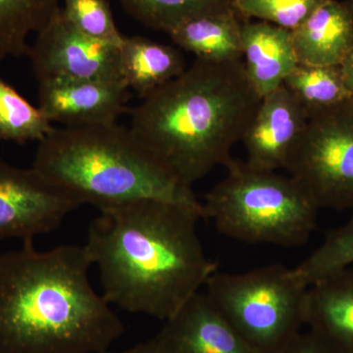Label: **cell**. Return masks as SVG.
Wrapping results in <instances>:
<instances>
[{"instance_id": "cell-8", "label": "cell", "mask_w": 353, "mask_h": 353, "mask_svg": "<svg viewBox=\"0 0 353 353\" xmlns=\"http://www.w3.org/2000/svg\"><path fill=\"white\" fill-rule=\"evenodd\" d=\"M80 206L32 167L19 168L0 157V240L34 241L57 230Z\"/></svg>"}, {"instance_id": "cell-12", "label": "cell", "mask_w": 353, "mask_h": 353, "mask_svg": "<svg viewBox=\"0 0 353 353\" xmlns=\"http://www.w3.org/2000/svg\"><path fill=\"white\" fill-rule=\"evenodd\" d=\"M308 117L307 110L284 85L265 95L241 141L245 164L259 171L285 169Z\"/></svg>"}, {"instance_id": "cell-3", "label": "cell", "mask_w": 353, "mask_h": 353, "mask_svg": "<svg viewBox=\"0 0 353 353\" xmlns=\"http://www.w3.org/2000/svg\"><path fill=\"white\" fill-rule=\"evenodd\" d=\"M261 99L243 59L196 58L132 108L129 130L169 176L192 189L233 159L232 148L241 143Z\"/></svg>"}, {"instance_id": "cell-4", "label": "cell", "mask_w": 353, "mask_h": 353, "mask_svg": "<svg viewBox=\"0 0 353 353\" xmlns=\"http://www.w3.org/2000/svg\"><path fill=\"white\" fill-rule=\"evenodd\" d=\"M32 168L77 201L99 209L158 199L203 216L190 188L169 176L129 128L113 124L54 128L39 141Z\"/></svg>"}, {"instance_id": "cell-23", "label": "cell", "mask_w": 353, "mask_h": 353, "mask_svg": "<svg viewBox=\"0 0 353 353\" xmlns=\"http://www.w3.org/2000/svg\"><path fill=\"white\" fill-rule=\"evenodd\" d=\"M66 19L95 41L120 48L125 37L118 30L108 0H61Z\"/></svg>"}, {"instance_id": "cell-28", "label": "cell", "mask_w": 353, "mask_h": 353, "mask_svg": "<svg viewBox=\"0 0 353 353\" xmlns=\"http://www.w3.org/2000/svg\"><path fill=\"white\" fill-rule=\"evenodd\" d=\"M350 6H352V10H353V0L352 1H350Z\"/></svg>"}, {"instance_id": "cell-19", "label": "cell", "mask_w": 353, "mask_h": 353, "mask_svg": "<svg viewBox=\"0 0 353 353\" xmlns=\"http://www.w3.org/2000/svg\"><path fill=\"white\" fill-rule=\"evenodd\" d=\"M288 90L301 102L308 114L334 108L352 101L341 66H312L297 64L285 79Z\"/></svg>"}, {"instance_id": "cell-17", "label": "cell", "mask_w": 353, "mask_h": 353, "mask_svg": "<svg viewBox=\"0 0 353 353\" xmlns=\"http://www.w3.org/2000/svg\"><path fill=\"white\" fill-rule=\"evenodd\" d=\"M119 52L123 81L141 99L187 69L185 57L178 48L143 36L125 37Z\"/></svg>"}, {"instance_id": "cell-29", "label": "cell", "mask_w": 353, "mask_h": 353, "mask_svg": "<svg viewBox=\"0 0 353 353\" xmlns=\"http://www.w3.org/2000/svg\"><path fill=\"white\" fill-rule=\"evenodd\" d=\"M352 106H353V97H352Z\"/></svg>"}, {"instance_id": "cell-13", "label": "cell", "mask_w": 353, "mask_h": 353, "mask_svg": "<svg viewBox=\"0 0 353 353\" xmlns=\"http://www.w3.org/2000/svg\"><path fill=\"white\" fill-rule=\"evenodd\" d=\"M304 327L336 353H353V267L308 285Z\"/></svg>"}, {"instance_id": "cell-24", "label": "cell", "mask_w": 353, "mask_h": 353, "mask_svg": "<svg viewBox=\"0 0 353 353\" xmlns=\"http://www.w3.org/2000/svg\"><path fill=\"white\" fill-rule=\"evenodd\" d=\"M325 0H233L236 12L245 21L257 19L296 29Z\"/></svg>"}, {"instance_id": "cell-10", "label": "cell", "mask_w": 353, "mask_h": 353, "mask_svg": "<svg viewBox=\"0 0 353 353\" xmlns=\"http://www.w3.org/2000/svg\"><path fill=\"white\" fill-rule=\"evenodd\" d=\"M145 343L148 353H261L221 313L205 292L194 294Z\"/></svg>"}, {"instance_id": "cell-11", "label": "cell", "mask_w": 353, "mask_h": 353, "mask_svg": "<svg viewBox=\"0 0 353 353\" xmlns=\"http://www.w3.org/2000/svg\"><path fill=\"white\" fill-rule=\"evenodd\" d=\"M39 82V108L63 127L113 124L126 109L130 90L124 81L50 78Z\"/></svg>"}, {"instance_id": "cell-7", "label": "cell", "mask_w": 353, "mask_h": 353, "mask_svg": "<svg viewBox=\"0 0 353 353\" xmlns=\"http://www.w3.org/2000/svg\"><path fill=\"white\" fill-rule=\"evenodd\" d=\"M285 170L318 208L353 210L352 101L309 113Z\"/></svg>"}, {"instance_id": "cell-1", "label": "cell", "mask_w": 353, "mask_h": 353, "mask_svg": "<svg viewBox=\"0 0 353 353\" xmlns=\"http://www.w3.org/2000/svg\"><path fill=\"white\" fill-rule=\"evenodd\" d=\"M192 209L139 199L101 210L85 243L110 305L157 318L175 314L217 271L197 231Z\"/></svg>"}, {"instance_id": "cell-14", "label": "cell", "mask_w": 353, "mask_h": 353, "mask_svg": "<svg viewBox=\"0 0 353 353\" xmlns=\"http://www.w3.org/2000/svg\"><path fill=\"white\" fill-rule=\"evenodd\" d=\"M292 34L299 64L341 66L353 46L350 2L325 0Z\"/></svg>"}, {"instance_id": "cell-2", "label": "cell", "mask_w": 353, "mask_h": 353, "mask_svg": "<svg viewBox=\"0 0 353 353\" xmlns=\"http://www.w3.org/2000/svg\"><path fill=\"white\" fill-rule=\"evenodd\" d=\"M0 253V353H104L124 334L88 278L85 248Z\"/></svg>"}, {"instance_id": "cell-16", "label": "cell", "mask_w": 353, "mask_h": 353, "mask_svg": "<svg viewBox=\"0 0 353 353\" xmlns=\"http://www.w3.org/2000/svg\"><path fill=\"white\" fill-rule=\"evenodd\" d=\"M245 20L234 6L183 23L169 34L179 48L199 59L226 62L243 59L241 29Z\"/></svg>"}, {"instance_id": "cell-22", "label": "cell", "mask_w": 353, "mask_h": 353, "mask_svg": "<svg viewBox=\"0 0 353 353\" xmlns=\"http://www.w3.org/2000/svg\"><path fill=\"white\" fill-rule=\"evenodd\" d=\"M353 265V214L347 224L327 234L321 245L294 267L306 285Z\"/></svg>"}, {"instance_id": "cell-18", "label": "cell", "mask_w": 353, "mask_h": 353, "mask_svg": "<svg viewBox=\"0 0 353 353\" xmlns=\"http://www.w3.org/2000/svg\"><path fill=\"white\" fill-rule=\"evenodd\" d=\"M61 0H0V63L28 55V39L38 34L60 8Z\"/></svg>"}, {"instance_id": "cell-25", "label": "cell", "mask_w": 353, "mask_h": 353, "mask_svg": "<svg viewBox=\"0 0 353 353\" xmlns=\"http://www.w3.org/2000/svg\"><path fill=\"white\" fill-rule=\"evenodd\" d=\"M281 353H336L316 334L306 330L297 334Z\"/></svg>"}, {"instance_id": "cell-21", "label": "cell", "mask_w": 353, "mask_h": 353, "mask_svg": "<svg viewBox=\"0 0 353 353\" xmlns=\"http://www.w3.org/2000/svg\"><path fill=\"white\" fill-rule=\"evenodd\" d=\"M123 8L145 27L170 34L192 18L233 6V0H119Z\"/></svg>"}, {"instance_id": "cell-15", "label": "cell", "mask_w": 353, "mask_h": 353, "mask_svg": "<svg viewBox=\"0 0 353 353\" xmlns=\"http://www.w3.org/2000/svg\"><path fill=\"white\" fill-rule=\"evenodd\" d=\"M241 50L246 76L261 97L283 85L299 64L292 31L263 21L243 23Z\"/></svg>"}, {"instance_id": "cell-6", "label": "cell", "mask_w": 353, "mask_h": 353, "mask_svg": "<svg viewBox=\"0 0 353 353\" xmlns=\"http://www.w3.org/2000/svg\"><path fill=\"white\" fill-rule=\"evenodd\" d=\"M205 294L234 329L261 353H281L303 332L308 285L294 268L270 264L208 279Z\"/></svg>"}, {"instance_id": "cell-26", "label": "cell", "mask_w": 353, "mask_h": 353, "mask_svg": "<svg viewBox=\"0 0 353 353\" xmlns=\"http://www.w3.org/2000/svg\"><path fill=\"white\" fill-rule=\"evenodd\" d=\"M341 69L347 88L353 94V46L347 57H345V61L341 65Z\"/></svg>"}, {"instance_id": "cell-5", "label": "cell", "mask_w": 353, "mask_h": 353, "mask_svg": "<svg viewBox=\"0 0 353 353\" xmlns=\"http://www.w3.org/2000/svg\"><path fill=\"white\" fill-rule=\"evenodd\" d=\"M225 167L226 176L201 201L204 219L228 238L250 245L290 248L307 243L319 208L301 183L234 159Z\"/></svg>"}, {"instance_id": "cell-27", "label": "cell", "mask_w": 353, "mask_h": 353, "mask_svg": "<svg viewBox=\"0 0 353 353\" xmlns=\"http://www.w3.org/2000/svg\"><path fill=\"white\" fill-rule=\"evenodd\" d=\"M104 353H146L145 345H143V343H139V345H134V347H132L128 348L126 350H122V352H104Z\"/></svg>"}, {"instance_id": "cell-20", "label": "cell", "mask_w": 353, "mask_h": 353, "mask_svg": "<svg viewBox=\"0 0 353 353\" xmlns=\"http://www.w3.org/2000/svg\"><path fill=\"white\" fill-rule=\"evenodd\" d=\"M54 129L41 108L30 103L0 75V141H41Z\"/></svg>"}, {"instance_id": "cell-9", "label": "cell", "mask_w": 353, "mask_h": 353, "mask_svg": "<svg viewBox=\"0 0 353 353\" xmlns=\"http://www.w3.org/2000/svg\"><path fill=\"white\" fill-rule=\"evenodd\" d=\"M37 80H122L119 48L79 32L61 6L41 32L27 55Z\"/></svg>"}]
</instances>
